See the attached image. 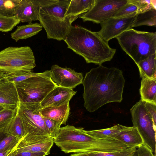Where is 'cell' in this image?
<instances>
[{"mask_svg": "<svg viewBox=\"0 0 156 156\" xmlns=\"http://www.w3.org/2000/svg\"><path fill=\"white\" fill-rule=\"evenodd\" d=\"M8 134L12 135L20 139L24 136L23 128L20 119L17 115L11 125Z\"/></svg>", "mask_w": 156, "mask_h": 156, "instance_id": "4dcf8cb0", "label": "cell"}, {"mask_svg": "<svg viewBox=\"0 0 156 156\" xmlns=\"http://www.w3.org/2000/svg\"><path fill=\"white\" fill-rule=\"evenodd\" d=\"M133 126L136 128L143 141V145L155 154L156 126L140 100L130 109Z\"/></svg>", "mask_w": 156, "mask_h": 156, "instance_id": "9c48e42d", "label": "cell"}, {"mask_svg": "<svg viewBox=\"0 0 156 156\" xmlns=\"http://www.w3.org/2000/svg\"><path fill=\"white\" fill-rule=\"evenodd\" d=\"M17 151V156H46L47 155L44 152H32L26 151Z\"/></svg>", "mask_w": 156, "mask_h": 156, "instance_id": "8d00e7d4", "label": "cell"}, {"mask_svg": "<svg viewBox=\"0 0 156 156\" xmlns=\"http://www.w3.org/2000/svg\"><path fill=\"white\" fill-rule=\"evenodd\" d=\"M136 15L119 18L112 17L105 20L100 23L101 28L97 33L102 39L108 42L125 31L132 28Z\"/></svg>", "mask_w": 156, "mask_h": 156, "instance_id": "8fae6325", "label": "cell"}, {"mask_svg": "<svg viewBox=\"0 0 156 156\" xmlns=\"http://www.w3.org/2000/svg\"><path fill=\"white\" fill-rule=\"evenodd\" d=\"M42 28L40 23H30L27 25L17 26L16 30L11 34V37L16 42L25 39L37 34Z\"/></svg>", "mask_w": 156, "mask_h": 156, "instance_id": "44dd1931", "label": "cell"}, {"mask_svg": "<svg viewBox=\"0 0 156 156\" xmlns=\"http://www.w3.org/2000/svg\"><path fill=\"white\" fill-rule=\"evenodd\" d=\"M122 49L136 65L156 53V32L131 28L116 38Z\"/></svg>", "mask_w": 156, "mask_h": 156, "instance_id": "5b68a950", "label": "cell"}, {"mask_svg": "<svg viewBox=\"0 0 156 156\" xmlns=\"http://www.w3.org/2000/svg\"><path fill=\"white\" fill-rule=\"evenodd\" d=\"M18 145L15 147L13 148L10 150L6 151L3 152H0V156H6L10 153L13 151L17 147Z\"/></svg>", "mask_w": 156, "mask_h": 156, "instance_id": "74e56055", "label": "cell"}, {"mask_svg": "<svg viewBox=\"0 0 156 156\" xmlns=\"http://www.w3.org/2000/svg\"><path fill=\"white\" fill-rule=\"evenodd\" d=\"M95 0H70L65 16L73 22L80 15L88 12L93 7Z\"/></svg>", "mask_w": 156, "mask_h": 156, "instance_id": "ac0fdd59", "label": "cell"}, {"mask_svg": "<svg viewBox=\"0 0 156 156\" xmlns=\"http://www.w3.org/2000/svg\"><path fill=\"white\" fill-rule=\"evenodd\" d=\"M54 140V139L49 136L33 138L24 136L18 144L17 150L32 152H44L48 155L50 154Z\"/></svg>", "mask_w": 156, "mask_h": 156, "instance_id": "4fadbf2b", "label": "cell"}, {"mask_svg": "<svg viewBox=\"0 0 156 156\" xmlns=\"http://www.w3.org/2000/svg\"><path fill=\"white\" fill-rule=\"evenodd\" d=\"M76 92L71 88L57 86L46 96L41 105L42 108L63 105L70 101Z\"/></svg>", "mask_w": 156, "mask_h": 156, "instance_id": "2e32d148", "label": "cell"}, {"mask_svg": "<svg viewBox=\"0 0 156 156\" xmlns=\"http://www.w3.org/2000/svg\"><path fill=\"white\" fill-rule=\"evenodd\" d=\"M70 0H50L39 10L38 20L48 39L64 40L73 23L65 15Z\"/></svg>", "mask_w": 156, "mask_h": 156, "instance_id": "277c9868", "label": "cell"}, {"mask_svg": "<svg viewBox=\"0 0 156 156\" xmlns=\"http://www.w3.org/2000/svg\"><path fill=\"white\" fill-rule=\"evenodd\" d=\"M138 11L136 6L127 0V3L116 12L113 17L119 18L127 17L137 14Z\"/></svg>", "mask_w": 156, "mask_h": 156, "instance_id": "f546056e", "label": "cell"}, {"mask_svg": "<svg viewBox=\"0 0 156 156\" xmlns=\"http://www.w3.org/2000/svg\"><path fill=\"white\" fill-rule=\"evenodd\" d=\"M20 102L15 83L5 77L0 80V105L5 108L17 109Z\"/></svg>", "mask_w": 156, "mask_h": 156, "instance_id": "9a60e30c", "label": "cell"}, {"mask_svg": "<svg viewBox=\"0 0 156 156\" xmlns=\"http://www.w3.org/2000/svg\"><path fill=\"white\" fill-rule=\"evenodd\" d=\"M136 153L137 156H155L150 149L143 144L138 147Z\"/></svg>", "mask_w": 156, "mask_h": 156, "instance_id": "d590c367", "label": "cell"}, {"mask_svg": "<svg viewBox=\"0 0 156 156\" xmlns=\"http://www.w3.org/2000/svg\"><path fill=\"white\" fill-rule=\"evenodd\" d=\"M156 79H142L140 89L142 101L156 105Z\"/></svg>", "mask_w": 156, "mask_h": 156, "instance_id": "7402d4cb", "label": "cell"}, {"mask_svg": "<svg viewBox=\"0 0 156 156\" xmlns=\"http://www.w3.org/2000/svg\"><path fill=\"white\" fill-rule=\"evenodd\" d=\"M156 9L151 8L136 14L132 27L143 25L156 26Z\"/></svg>", "mask_w": 156, "mask_h": 156, "instance_id": "cb8c5ba5", "label": "cell"}, {"mask_svg": "<svg viewBox=\"0 0 156 156\" xmlns=\"http://www.w3.org/2000/svg\"><path fill=\"white\" fill-rule=\"evenodd\" d=\"M144 105L154 124L156 126V105L144 101Z\"/></svg>", "mask_w": 156, "mask_h": 156, "instance_id": "e575fe53", "label": "cell"}, {"mask_svg": "<svg viewBox=\"0 0 156 156\" xmlns=\"http://www.w3.org/2000/svg\"><path fill=\"white\" fill-rule=\"evenodd\" d=\"M37 73L31 72L22 74L6 75L5 78L9 81L16 83L23 81L34 76Z\"/></svg>", "mask_w": 156, "mask_h": 156, "instance_id": "836d02e7", "label": "cell"}, {"mask_svg": "<svg viewBox=\"0 0 156 156\" xmlns=\"http://www.w3.org/2000/svg\"><path fill=\"white\" fill-rule=\"evenodd\" d=\"M17 115V109L5 108L0 112V133L7 134L10 127Z\"/></svg>", "mask_w": 156, "mask_h": 156, "instance_id": "d4e9b609", "label": "cell"}, {"mask_svg": "<svg viewBox=\"0 0 156 156\" xmlns=\"http://www.w3.org/2000/svg\"><path fill=\"white\" fill-rule=\"evenodd\" d=\"M125 80L122 71L101 65L86 73L82 84L84 107L90 112L112 102H121Z\"/></svg>", "mask_w": 156, "mask_h": 156, "instance_id": "6da1fadb", "label": "cell"}, {"mask_svg": "<svg viewBox=\"0 0 156 156\" xmlns=\"http://www.w3.org/2000/svg\"><path fill=\"white\" fill-rule=\"evenodd\" d=\"M69 101L59 106L42 108L41 114L44 117L58 121L61 125L66 124L69 115Z\"/></svg>", "mask_w": 156, "mask_h": 156, "instance_id": "e0dca14e", "label": "cell"}, {"mask_svg": "<svg viewBox=\"0 0 156 156\" xmlns=\"http://www.w3.org/2000/svg\"><path fill=\"white\" fill-rule=\"evenodd\" d=\"M6 134H5L2 133H0V140H1L3 138L4 135H5Z\"/></svg>", "mask_w": 156, "mask_h": 156, "instance_id": "7bdbcfd3", "label": "cell"}, {"mask_svg": "<svg viewBox=\"0 0 156 156\" xmlns=\"http://www.w3.org/2000/svg\"><path fill=\"white\" fill-rule=\"evenodd\" d=\"M14 83L20 101L23 103H40L58 86L51 79L50 70L37 73L34 76Z\"/></svg>", "mask_w": 156, "mask_h": 156, "instance_id": "52a82bcc", "label": "cell"}, {"mask_svg": "<svg viewBox=\"0 0 156 156\" xmlns=\"http://www.w3.org/2000/svg\"><path fill=\"white\" fill-rule=\"evenodd\" d=\"M5 1V0H0V6L3 5Z\"/></svg>", "mask_w": 156, "mask_h": 156, "instance_id": "b9f144b4", "label": "cell"}, {"mask_svg": "<svg viewBox=\"0 0 156 156\" xmlns=\"http://www.w3.org/2000/svg\"><path fill=\"white\" fill-rule=\"evenodd\" d=\"M115 139L130 147H138L143 144V141L137 129L134 127L119 133Z\"/></svg>", "mask_w": 156, "mask_h": 156, "instance_id": "ffe728a7", "label": "cell"}, {"mask_svg": "<svg viewBox=\"0 0 156 156\" xmlns=\"http://www.w3.org/2000/svg\"><path fill=\"white\" fill-rule=\"evenodd\" d=\"M43 117L49 136L55 139L57 135L61 124L55 120Z\"/></svg>", "mask_w": 156, "mask_h": 156, "instance_id": "1f68e13d", "label": "cell"}, {"mask_svg": "<svg viewBox=\"0 0 156 156\" xmlns=\"http://www.w3.org/2000/svg\"><path fill=\"white\" fill-rule=\"evenodd\" d=\"M4 109L5 108L3 107L0 105V112L4 110Z\"/></svg>", "mask_w": 156, "mask_h": 156, "instance_id": "ee69618b", "label": "cell"}, {"mask_svg": "<svg viewBox=\"0 0 156 156\" xmlns=\"http://www.w3.org/2000/svg\"><path fill=\"white\" fill-rule=\"evenodd\" d=\"M128 0L130 2L134 5L137 8L138 11L137 14L151 8H155L152 4L151 0Z\"/></svg>", "mask_w": 156, "mask_h": 156, "instance_id": "d6a6232c", "label": "cell"}, {"mask_svg": "<svg viewBox=\"0 0 156 156\" xmlns=\"http://www.w3.org/2000/svg\"><path fill=\"white\" fill-rule=\"evenodd\" d=\"M21 139L10 134H6L0 141V152L9 151L17 146Z\"/></svg>", "mask_w": 156, "mask_h": 156, "instance_id": "f1b7e54d", "label": "cell"}, {"mask_svg": "<svg viewBox=\"0 0 156 156\" xmlns=\"http://www.w3.org/2000/svg\"><path fill=\"white\" fill-rule=\"evenodd\" d=\"M156 53L139 62L137 65L140 77L156 79Z\"/></svg>", "mask_w": 156, "mask_h": 156, "instance_id": "603a6c76", "label": "cell"}, {"mask_svg": "<svg viewBox=\"0 0 156 156\" xmlns=\"http://www.w3.org/2000/svg\"><path fill=\"white\" fill-rule=\"evenodd\" d=\"M42 109L40 103L20 101L17 115L23 128L24 136L32 137L49 136L41 113Z\"/></svg>", "mask_w": 156, "mask_h": 156, "instance_id": "ba28073f", "label": "cell"}, {"mask_svg": "<svg viewBox=\"0 0 156 156\" xmlns=\"http://www.w3.org/2000/svg\"><path fill=\"white\" fill-rule=\"evenodd\" d=\"M127 2V0H95L92 8L80 16L83 22L90 21L100 23L113 17L116 12Z\"/></svg>", "mask_w": 156, "mask_h": 156, "instance_id": "30bf717a", "label": "cell"}, {"mask_svg": "<svg viewBox=\"0 0 156 156\" xmlns=\"http://www.w3.org/2000/svg\"><path fill=\"white\" fill-rule=\"evenodd\" d=\"M50 70L51 80L58 86L73 89L82 83V73L71 68L55 64L51 66Z\"/></svg>", "mask_w": 156, "mask_h": 156, "instance_id": "7c38bea8", "label": "cell"}, {"mask_svg": "<svg viewBox=\"0 0 156 156\" xmlns=\"http://www.w3.org/2000/svg\"><path fill=\"white\" fill-rule=\"evenodd\" d=\"M136 151L135 147H131L125 149L107 152H85L89 156H135Z\"/></svg>", "mask_w": 156, "mask_h": 156, "instance_id": "484cf974", "label": "cell"}, {"mask_svg": "<svg viewBox=\"0 0 156 156\" xmlns=\"http://www.w3.org/2000/svg\"><path fill=\"white\" fill-rule=\"evenodd\" d=\"M64 41L68 48L82 56L87 63L100 65L110 61L116 51L100 37L97 32L81 26H72Z\"/></svg>", "mask_w": 156, "mask_h": 156, "instance_id": "7a4b0ae2", "label": "cell"}, {"mask_svg": "<svg viewBox=\"0 0 156 156\" xmlns=\"http://www.w3.org/2000/svg\"><path fill=\"white\" fill-rule=\"evenodd\" d=\"M83 128L67 125L60 127L54 143L66 153L87 152H107L130 147L117 140H103L85 133Z\"/></svg>", "mask_w": 156, "mask_h": 156, "instance_id": "3957f363", "label": "cell"}, {"mask_svg": "<svg viewBox=\"0 0 156 156\" xmlns=\"http://www.w3.org/2000/svg\"><path fill=\"white\" fill-rule=\"evenodd\" d=\"M50 0H20L16 13L20 22L31 23L38 20L40 8Z\"/></svg>", "mask_w": 156, "mask_h": 156, "instance_id": "5bb4252c", "label": "cell"}, {"mask_svg": "<svg viewBox=\"0 0 156 156\" xmlns=\"http://www.w3.org/2000/svg\"><path fill=\"white\" fill-rule=\"evenodd\" d=\"M6 76V74L0 71V80L5 78Z\"/></svg>", "mask_w": 156, "mask_h": 156, "instance_id": "60d3db41", "label": "cell"}, {"mask_svg": "<svg viewBox=\"0 0 156 156\" xmlns=\"http://www.w3.org/2000/svg\"><path fill=\"white\" fill-rule=\"evenodd\" d=\"M20 0H5L0 6V15L11 17L15 15Z\"/></svg>", "mask_w": 156, "mask_h": 156, "instance_id": "4316f807", "label": "cell"}, {"mask_svg": "<svg viewBox=\"0 0 156 156\" xmlns=\"http://www.w3.org/2000/svg\"><path fill=\"white\" fill-rule=\"evenodd\" d=\"M20 22V19L16 15L7 17L0 15V31L8 32Z\"/></svg>", "mask_w": 156, "mask_h": 156, "instance_id": "83f0119b", "label": "cell"}, {"mask_svg": "<svg viewBox=\"0 0 156 156\" xmlns=\"http://www.w3.org/2000/svg\"><path fill=\"white\" fill-rule=\"evenodd\" d=\"M36 66L34 53L29 46L9 47L0 51V71L6 75L30 72Z\"/></svg>", "mask_w": 156, "mask_h": 156, "instance_id": "8992f818", "label": "cell"}, {"mask_svg": "<svg viewBox=\"0 0 156 156\" xmlns=\"http://www.w3.org/2000/svg\"><path fill=\"white\" fill-rule=\"evenodd\" d=\"M17 147L6 156H17Z\"/></svg>", "mask_w": 156, "mask_h": 156, "instance_id": "ab89813d", "label": "cell"}, {"mask_svg": "<svg viewBox=\"0 0 156 156\" xmlns=\"http://www.w3.org/2000/svg\"><path fill=\"white\" fill-rule=\"evenodd\" d=\"M128 127L117 124L111 127L97 130H83L88 135L96 138L103 140H116L115 137L121 132L129 129Z\"/></svg>", "mask_w": 156, "mask_h": 156, "instance_id": "d6986e66", "label": "cell"}, {"mask_svg": "<svg viewBox=\"0 0 156 156\" xmlns=\"http://www.w3.org/2000/svg\"><path fill=\"white\" fill-rule=\"evenodd\" d=\"M69 156H89L85 152L76 153L71 154Z\"/></svg>", "mask_w": 156, "mask_h": 156, "instance_id": "f35d334b", "label": "cell"}]
</instances>
